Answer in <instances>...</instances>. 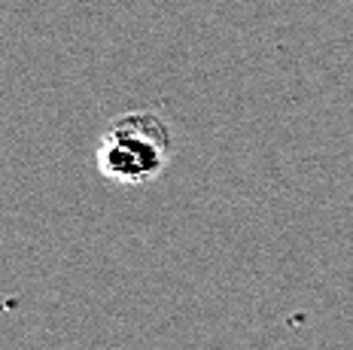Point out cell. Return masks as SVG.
I'll return each mask as SVG.
<instances>
[{
	"mask_svg": "<svg viewBox=\"0 0 353 350\" xmlns=\"http://www.w3.org/2000/svg\"><path fill=\"white\" fill-rule=\"evenodd\" d=\"M174 134L171 125L152 110H128L101 134L94 147V165L101 177L116 186H146L165 174L171 162Z\"/></svg>",
	"mask_w": 353,
	"mask_h": 350,
	"instance_id": "1",
	"label": "cell"
}]
</instances>
